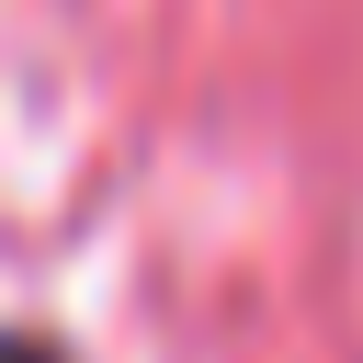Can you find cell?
Segmentation results:
<instances>
[{
	"label": "cell",
	"instance_id": "1",
	"mask_svg": "<svg viewBox=\"0 0 363 363\" xmlns=\"http://www.w3.org/2000/svg\"><path fill=\"white\" fill-rule=\"evenodd\" d=\"M0 363H57V352L45 340H0Z\"/></svg>",
	"mask_w": 363,
	"mask_h": 363
}]
</instances>
